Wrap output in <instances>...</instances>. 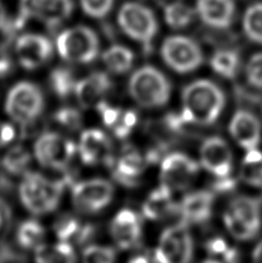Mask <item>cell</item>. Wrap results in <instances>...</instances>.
Masks as SVG:
<instances>
[{
	"label": "cell",
	"mask_w": 262,
	"mask_h": 263,
	"mask_svg": "<svg viewBox=\"0 0 262 263\" xmlns=\"http://www.w3.org/2000/svg\"><path fill=\"white\" fill-rule=\"evenodd\" d=\"M181 114L189 124L208 126L221 116L226 105V95L216 83L210 80L191 82L181 95Z\"/></svg>",
	"instance_id": "obj_1"
},
{
	"label": "cell",
	"mask_w": 262,
	"mask_h": 263,
	"mask_svg": "<svg viewBox=\"0 0 262 263\" xmlns=\"http://www.w3.org/2000/svg\"><path fill=\"white\" fill-rule=\"evenodd\" d=\"M72 186V181L65 175L51 180L41 173L27 172L20 182L18 194L23 206L30 214L42 216L57 209L65 190Z\"/></svg>",
	"instance_id": "obj_2"
},
{
	"label": "cell",
	"mask_w": 262,
	"mask_h": 263,
	"mask_svg": "<svg viewBox=\"0 0 262 263\" xmlns=\"http://www.w3.org/2000/svg\"><path fill=\"white\" fill-rule=\"evenodd\" d=\"M128 92L144 109H158L169 102L171 83L160 69L153 66H143L130 77Z\"/></svg>",
	"instance_id": "obj_3"
},
{
	"label": "cell",
	"mask_w": 262,
	"mask_h": 263,
	"mask_svg": "<svg viewBox=\"0 0 262 263\" xmlns=\"http://www.w3.org/2000/svg\"><path fill=\"white\" fill-rule=\"evenodd\" d=\"M224 224L233 238L241 241L254 239L262 227V204L255 197L237 196L224 214Z\"/></svg>",
	"instance_id": "obj_4"
},
{
	"label": "cell",
	"mask_w": 262,
	"mask_h": 263,
	"mask_svg": "<svg viewBox=\"0 0 262 263\" xmlns=\"http://www.w3.org/2000/svg\"><path fill=\"white\" fill-rule=\"evenodd\" d=\"M43 91L35 83L22 81L9 90L5 102V110L13 121L23 128L35 124L44 111Z\"/></svg>",
	"instance_id": "obj_5"
},
{
	"label": "cell",
	"mask_w": 262,
	"mask_h": 263,
	"mask_svg": "<svg viewBox=\"0 0 262 263\" xmlns=\"http://www.w3.org/2000/svg\"><path fill=\"white\" fill-rule=\"evenodd\" d=\"M57 50L64 60L72 64H90L100 53V41L90 28L78 26L64 30L57 39Z\"/></svg>",
	"instance_id": "obj_6"
},
{
	"label": "cell",
	"mask_w": 262,
	"mask_h": 263,
	"mask_svg": "<svg viewBox=\"0 0 262 263\" xmlns=\"http://www.w3.org/2000/svg\"><path fill=\"white\" fill-rule=\"evenodd\" d=\"M78 153L76 143L55 132L41 134L34 144V154L42 166L66 171Z\"/></svg>",
	"instance_id": "obj_7"
},
{
	"label": "cell",
	"mask_w": 262,
	"mask_h": 263,
	"mask_svg": "<svg viewBox=\"0 0 262 263\" xmlns=\"http://www.w3.org/2000/svg\"><path fill=\"white\" fill-rule=\"evenodd\" d=\"M163 62L179 74L198 69L203 62V53L199 43L182 35L169 36L161 46Z\"/></svg>",
	"instance_id": "obj_8"
},
{
	"label": "cell",
	"mask_w": 262,
	"mask_h": 263,
	"mask_svg": "<svg viewBox=\"0 0 262 263\" xmlns=\"http://www.w3.org/2000/svg\"><path fill=\"white\" fill-rule=\"evenodd\" d=\"M118 23L126 35L144 46H151L158 30L155 14L139 3L124 4L118 13Z\"/></svg>",
	"instance_id": "obj_9"
},
{
	"label": "cell",
	"mask_w": 262,
	"mask_h": 263,
	"mask_svg": "<svg viewBox=\"0 0 262 263\" xmlns=\"http://www.w3.org/2000/svg\"><path fill=\"white\" fill-rule=\"evenodd\" d=\"M193 251L189 225L179 222L163 231L154 259L156 263H191Z\"/></svg>",
	"instance_id": "obj_10"
},
{
	"label": "cell",
	"mask_w": 262,
	"mask_h": 263,
	"mask_svg": "<svg viewBox=\"0 0 262 263\" xmlns=\"http://www.w3.org/2000/svg\"><path fill=\"white\" fill-rule=\"evenodd\" d=\"M115 196V186L105 179H89L77 182L72 187L74 208L82 214H97L111 203Z\"/></svg>",
	"instance_id": "obj_11"
},
{
	"label": "cell",
	"mask_w": 262,
	"mask_h": 263,
	"mask_svg": "<svg viewBox=\"0 0 262 263\" xmlns=\"http://www.w3.org/2000/svg\"><path fill=\"white\" fill-rule=\"evenodd\" d=\"M199 170V164L185 154L166 155L161 164L162 186L171 192L184 191L194 181Z\"/></svg>",
	"instance_id": "obj_12"
},
{
	"label": "cell",
	"mask_w": 262,
	"mask_h": 263,
	"mask_svg": "<svg viewBox=\"0 0 262 263\" xmlns=\"http://www.w3.org/2000/svg\"><path fill=\"white\" fill-rule=\"evenodd\" d=\"M110 233L120 250H137L142 242L143 229L141 215L129 208L121 209L112 219Z\"/></svg>",
	"instance_id": "obj_13"
},
{
	"label": "cell",
	"mask_w": 262,
	"mask_h": 263,
	"mask_svg": "<svg viewBox=\"0 0 262 263\" xmlns=\"http://www.w3.org/2000/svg\"><path fill=\"white\" fill-rule=\"evenodd\" d=\"M147 159L138 149L126 144L120 150L119 156L114 157L110 164V170L114 179L124 187H137L139 179L147 167Z\"/></svg>",
	"instance_id": "obj_14"
},
{
	"label": "cell",
	"mask_w": 262,
	"mask_h": 263,
	"mask_svg": "<svg viewBox=\"0 0 262 263\" xmlns=\"http://www.w3.org/2000/svg\"><path fill=\"white\" fill-rule=\"evenodd\" d=\"M78 154L83 164L91 166L98 164L110 166L115 157L112 141L106 133L97 128L86 129L81 134Z\"/></svg>",
	"instance_id": "obj_15"
},
{
	"label": "cell",
	"mask_w": 262,
	"mask_h": 263,
	"mask_svg": "<svg viewBox=\"0 0 262 263\" xmlns=\"http://www.w3.org/2000/svg\"><path fill=\"white\" fill-rule=\"evenodd\" d=\"M15 52L23 68L34 70L49 62L53 54V46L43 35L25 34L17 39Z\"/></svg>",
	"instance_id": "obj_16"
},
{
	"label": "cell",
	"mask_w": 262,
	"mask_h": 263,
	"mask_svg": "<svg viewBox=\"0 0 262 263\" xmlns=\"http://www.w3.org/2000/svg\"><path fill=\"white\" fill-rule=\"evenodd\" d=\"M21 15L36 18L50 27L66 21L73 12L72 0H21Z\"/></svg>",
	"instance_id": "obj_17"
},
{
	"label": "cell",
	"mask_w": 262,
	"mask_h": 263,
	"mask_svg": "<svg viewBox=\"0 0 262 263\" xmlns=\"http://www.w3.org/2000/svg\"><path fill=\"white\" fill-rule=\"evenodd\" d=\"M200 162L210 175L226 178L232 172V153L226 140L210 136L200 148Z\"/></svg>",
	"instance_id": "obj_18"
},
{
	"label": "cell",
	"mask_w": 262,
	"mask_h": 263,
	"mask_svg": "<svg viewBox=\"0 0 262 263\" xmlns=\"http://www.w3.org/2000/svg\"><path fill=\"white\" fill-rule=\"evenodd\" d=\"M214 193L209 191H195L186 194L177 205V215L186 225L203 224L212 217Z\"/></svg>",
	"instance_id": "obj_19"
},
{
	"label": "cell",
	"mask_w": 262,
	"mask_h": 263,
	"mask_svg": "<svg viewBox=\"0 0 262 263\" xmlns=\"http://www.w3.org/2000/svg\"><path fill=\"white\" fill-rule=\"evenodd\" d=\"M229 130L233 140L247 152L256 149L261 142V123L258 117L249 110H238L233 115Z\"/></svg>",
	"instance_id": "obj_20"
},
{
	"label": "cell",
	"mask_w": 262,
	"mask_h": 263,
	"mask_svg": "<svg viewBox=\"0 0 262 263\" xmlns=\"http://www.w3.org/2000/svg\"><path fill=\"white\" fill-rule=\"evenodd\" d=\"M235 13L233 0H196L195 14L203 25L213 29L223 30L230 27Z\"/></svg>",
	"instance_id": "obj_21"
},
{
	"label": "cell",
	"mask_w": 262,
	"mask_h": 263,
	"mask_svg": "<svg viewBox=\"0 0 262 263\" xmlns=\"http://www.w3.org/2000/svg\"><path fill=\"white\" fill-rule=\"evenodd\" d=\"M112 89V81L104 72H95L77 83L76 95L79 104L85 109L96 107Z\"/></svg>",
	"instance_id": "obj_22"
},
{
	"label": "cell",
	"mask_w": 262,
	"mask_h": 263,
	"mask_svg": "<svg viewBox=\"0 0 262 263\" xmlns=\"http://www.w3.org/2000/svg\"><path fill=\"white\" fill-rule=\"evenodd\" d=\"M95 109L101 116L103 124L119 140L127 139L138 125L139 116L133 110L111 106L105 101L100 103Z\"/></svg>",
	"instance_id": "obj_23"
},
{
	"label": "cell",
	"mask_w": 262,
	"mask_h": 263,
	"mask_svg": "<svg viewBox=\"0 0 262 263\" xmlns=\"http://www.w3.org/2000/svg\"><path fill=\"white\" fill-rule=\"evenodd\" d=\"M169 189L160 186L148 195L142 204V215L151 220H162L177 214V205Z\"/></svg>",
	"instance_id": "obj_24"
},
{
	"label": "cell",
	"mask_w": 262,
	"mask_h": 263,
	"mask_svg": "<svg viewBox=\"0 0 262 263\" xmlns=\"http://www.w3.org/2000/svg\"><path fill=\"white\" fill-rule=\"evenodd\" d=\"M36 263H77L76 251L69 242L41 245L35 250Z\"/></svg>",
	"instance_id": "obj_25"
},
{
	"label": "cell",
	"mask_w": 262,
	"mask_h": 263,
	"mask_svg": "<svg viewBox=\"0 0 262 263\" xmlns=\"http://www.w3.org/2000/svg\"><path fill=\"white\" fill-rule=\"evenodd\" d=\"M210 67L215 73L226 79H235L240 68V57L237 51L221 49L210 58Z\"/></svg>",
	"instance_id": "obj_26"
},
{
	"label": "cell",
	"mask_w": 262,
	"mask_h": 263,
	"mask_svg": "<svg viewBox=\"0 0 262 263\" xmlns=\"http://www.w3.org/2000/svg\"><path fill=\"white\" fill-rule=\"evenodd\" d=\"M45 229L35 219H27L17 227L16 241L23 250H36L43 245L45 238Z\"/></svg>",
	"instance_id": "obj_27"
},
{
	"label": "cell",
	"mask_w": 262,
	"mask_h": 263,
	"mask_svg": "<svg viewBox=\"0 0 262 263\" xmlns=\"http://www.w3.org/2000/svg\"><path fill=\"white\" fill-rule=\"evenodd\" d=\"M103 63L111 73H127L134 64V53L123 45H114L103 53Z\"/></svg>",
	"instance_id": "obj_28"
},
{
	"label": "cell",
	"mask_w": 262,
	"mask_h": 263,
	"mask_svg": "<svg viewBox=\"0 0 262 263\" xmlns=\"http://www.w3.org/2000/svg\"><path fill=\"white\" fill-rule=\"evenodd\" d=\"M240 178L245 184L262 187V153L258 149L249 150L241 163Z\"/></svg>",
	"instance_id": "obj_29"
},
{
	"label": "cell",
	"mask_w": 262,
	"mask_h": 263,
	"mask_svg": "<svg viewBox=\"0 0 262 263\" xmlns=\"http://www.w3.org/2000/svg\"><path fill=\"white\" fill-rule=\"evenodd\" d=\"M31 156L22 145H15L8 150L2 158V166L8 175L23 176L30 166Z\"/></svg>",
	"instance_id": "obj_30"
},
{
	"label": "cell",
	"mask_w": 262,
	"mask_h": 263,
	"mask_svg": "<svg viewBox=\"0 0 262 263\" xmlns=\"http://www.w3.org/2000/svg\"><path fill=\"white\" fill-rule=\"evenodd\" d=\"M242 30L247 39L262 45V3H254L242 15Z\"/></svg>",
	"instance_id": "obj_31"
},
{
	"label": "cell",
	"mask_w": 262,
	"mask_h": 263,
	"mask_svg": "<svg viewBox=\"0 0 262 263\" xmlns=\"http://www.w3.org/2000/svg\"><path fill=\"white\" fill-rule=\"evenodd\" d=\"M49 81L52 91L62 100L68 98L76 92L78 81L72 70L66 67L54 68L50 74Z\"/></svg>",
	"instance_id": "obj_32"
},
{
	"label": "cell",
	"mask_w": 262,
	"mask_h": 263,
	"mask_svg": "<svg viewBox=\"0 0 262 263\" xmlns=\"http://www.w3.org/2000/svg\"><path fill=\"white\" fill-rule=\"evenodd\" d=\"M195 9L180 2H175L164 7V18L166 25L172 29H182L189 27L194 20Z\"/></svg>",
	"instance_id": "obj_33"
},
{
	"label": "cell",
	"mask_w": 262,
	"mask_h": 263,
	"mask_svg": "<svg viewBox=\"0 0 262 263\" xmlns=\"http://www.w3.org/2000/svg\"><path fill=\"white\" fill-rule=\"evenodd\" d=\"M82 223L76 216L71 214H64L55 219L53 224V231L60 241L69 242L76 239Z\"/></svg>",
	"instance_id": "obj_34"
},
{
	"label": "cell",
	"mask_w": 262,
	"mask_h": 263,
	"mask_svg": "<svg viewBox=\"0 0 262 263\" xmlns=\"http://www.w3.org/2000/svg\"><path fill=\"white\" fill-rule=\"evenodd\" d=\"M205 250L213 256H221L223 263H239L240 254L236 248L228 245V242L221 237L209 239L205 242Z\"/></svg>",
	"instance_id": "obj_35"
},
{
	"label": "cell",
	"mask_w": 262,
	"mask_h": 263,
	"mask_svg": "<svg viewBox=\"0 0 262 263\" xmlns=\"http://www.w3.org/2000/svg\"><path fill=\"white\" fill-rule=\"evenodd\" d=\"M53 121L60 127L69 132H77L82 127L83 118L81 112L71 106L60 107L54 112Z\"/></svg>",
	"instance_id": "obj_36"
},
{
	"label": "cell",
	"mask_w": 262,
	"mask_h": 263,
	"mask_svg": "<svg viewBox=\"0 0 262 263\" xmlns=\"http://www.w3.org/2000/svg\"><path fill=\"white\" fill-rule=\"evenodd\" d=\"M117 252L109 246L89 245L82 253V263H116Z\"/></svg>",
	"instance_id": "obj_37"
},
{
	"label": "cell",
	"mask_w": 262,
	"mask_h": 263,
	"mask_svg": "<svg viewBox=\"0 0 262 263\" xmlns=\"http://www.w3.org/2000/svg\"><path fill=\"white\" fill-rule=\"evenodd\" d=\"M245 77L250 86L262 89V52H256L245 66Z\"/></svg>",
	"instance_id": "obj_38"
},
{
	"label": "cell",
	"mask_w": 262,
	"mask_h": 263,
	"mask_svg": "<svg viewBox=\"0 0 262 263\" xmlns=\"http://www.w3.org/2000/svg\"><path fill=\"white\" fill-rule=\"evenodd\" d=\"M80 3L87 15L103 18L111 12L115 0H80Z\"/></svg>",
	"instance_id": "obj_39"
},
{
	"label": "cell",
	"mask_w": 262,
	"mask_h": 263,
	"mask_svg": "<svg viewBox=\"0 0 262 263\" xmlns=\"http://www.w3.org/2000/svg\"><path fill=\"white\" fill-rule=\"evenodd\" d=\"M98 233L97 225L91 223L82 224V227L79 231L78 236L74 239V241L78 243V246L80 247H87L89 246V242L92 241Z\"/></svg>",
	"instance_id": "obj_40"
},
{
	"label": "cell",
	"mask_w": 262,
	"mask_h": 263,
	"mask_svg": "<svg viewBox=\"0 0 262 263\" xmlns=\"http://www.w3.org/2000/svg\"><path fill=\"white\" fill-rule=\"evenodd\" d=\"M13 60L6 46L0 44V78H5L12 72Z\"/></svg>",
	"instance_id": "obj_41"
},
{
	"label": "cell",
	"mask_w": 262,
	"mask_h": 263,
	"mask_svg": "<svg viewBox=\"0 0 262 263\" xmlns=\"http://www.w3.org/2000/svg\"><path fill=\"white\" fill-rule=\"evenodd\" d=\"M216 179L217 180L213 184V189L217 193H230L237 186L236 180L231 176L226 178H216Z\"/></svg>",
	"instance_id": "obj_42"
},
{
	"label": "cell",
	"mask_w": 262,
	"mask_h": 263,
	"mask_svg": "<svg viewBox=\"0 0 262 263\" xmlns=\"http://www.w3.org/2000/svg\"><path fill=\"white\" fill-rule=\"evenodd\" d=\"M16 135L15 128L12 125L0 121V148L11 143Z\"/></svg>",
	"instance_id": "obj_43"
},
{
	"label": "cell",
	"mask_w": 262,
	"mask_h": 263,
	"mask_svg": "<svg viewBox=\"0 0 262 263\" xmlns=\"http://www.w3.org/2000/svg\"><path fill=\"white\" fill-rule=\"evenodd\" d=\"M127 263H156L155 259L152 260L151 257L146 254H141V255H137L130 259Z\"/></svg>",
	"instance_id": "obj_44"
},
{
	"label": "cell",
	"mask_w": 262,
	"mask_h": 263,
	"mask_svg": "<svg viewBox=\"0 0 262 263\" xmlns=\"http://www.w3.org/2000/svg\"><path fill=\"white\" fill-rule=\"evenodd\" d=\"M8 206L3 201V199H0V227L4 223V220L8 218Z\"/></svg>",
	"instance_id": "obj_45"
},
{
	"label": "cell",
	"mask_w": 262,
	"mask_h": 263,
	"mask_svg": "<svg viewBox=\"0 0 262 263\" xmlns=\"http://www.w3.org/2000/svg\"><path fill=\"white\" fill-rule=\"evenodd\" d=\"M253 263H262V241L259 242L254 248Z\"/></svg>",
	"instance_id": "obj_46"
},
{
	"label": "cell",
	"mask_w": 262,
	"mask_h": 263,
	"mask_svg": "<svg viewBox=\"0 0 262 263\" xmlns=\"http://www.w3.org/2000/svg\"><path fill=\"white\" fill-rule=\"evenodd\" d=\"M6 26V13H5V9L3 5L0 4V29Z\"/></svg>",
	"instance_id": "obj_47"
},
{
	"label": "cell",
	"mask_w": 262,
	"mask_h": 263,
	"mask_svg": "<svg viewBox=\"0 0 262 263\" xmlns=\"http://www.w3.org/2000/svg\"><path fill=\"white\" fill-rule=\"evenodd\" d=\"M202 263H222V262H221V261H218V260L210 259V260H207V261H203Z\"/></svg>",
	"instance_id": "obj_48"
}]
</instances>
